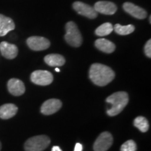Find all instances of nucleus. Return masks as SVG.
Masks as SVG:
<instances>
[{
    "label": "nucleus",
    "instance_id": "obj_12",
    "mask_svg": "<svg viewBox=\"0 0 151 151\" xmlns=\"http://www.w3.org/2000/svg\"><path fill=\"white\" fill-rule=\"evenodd\" d=\"M123 9L126 12L136 18L141 20V19H144L147 17V12L144 9L132 3H124Z\"/></svg>",
    "mask_w": 151,
    "mask_h": 151
},
{
    "label": "nucleus",
    "instance_id": "obj_19",
    "mask_svg": "<svg viewBox=\"0 0 151 151\" xmlns=\"http://www.w3.org/2000/svg\"><path fill=\"white\" fill-rule=\"evenodd\" d=\"M134 29V26L132 25V24H128V25L123 26L120 24H116L113 27V30H115V32L120 35H129V34L133 32Z\"/></svg>",
    "mask_w": 151,
    "mask_h": 151
},
{
    "label": "nucleus",
    "instance_id": "obj_8",
    "mask_svg": "<svg viewBox=\"0 0 151 151\" xmlns=\"http://www.w3.org/2000/svg\"><path fill=\"white\" fill-rule=\"evenodd\" d=\"M73 8L78 14L86 16L90 19L97 18V12L94 9V7L86 4L81 1H76L73 4Z\"/></svg>",
    "mask_w": 151,
    "mask_h": 151
},
{
    "label": "nucleus",
    "instance_id": "obj_11",
    "mask_svg": "<svg viewBox=\"0 0 151 151\" xmlns=\"http://www.w3.org/2000/svg\"><path fill=\"white\" fill-rule=\"evenodd\" d=\"M0 51L5 58L12 60L18 55V49L16 45L11 44L6 41H2L0 43Z\"/></svg>",
    "mask_w": 151,
    "mask_h": 151
},
{
    "label": "nucleus",
    "instance_id": "obj_10",
    "mask_svg": "<svg viewBox=\"0 0 151 151\" xmlns=\"http://www.w3.org/2000/svg\"><path fill=\"white\" fill-rule=\"evenodd\" d=\"M94 9L97 12L104 15H113L117 11V6L114 3L106 1H100L95 3Z\"/></svg>",
    "mask_w": 151,
    "mask_h": 151
},
{
    "label": "nucleus",
    "instance_id": "obj_18",
    "mask_svg": "<svg viewBox=\"0 0 151 151\" xmlns=\"http://www.w3.org/2000/svg\"><path fill=\"white\" fill-rule=\"evenodd\" d=\"M113 31V26L110 22H106L98 27L95 30L96 35L99 37H104L107 36Z\"/></svg>",
    "mask_w": 151,
    "mask_h": 151
},
{
    "label": "nucleus",
    "instance_id": "obj_2",
    "mask_svg": "<svg viewBox=\"0 0 151 151\" xmlns=\"http://www.w3.org/2000/svg\"><path fill=\"white\" fill-rule=\"evenodd\" d=\"M106 102L110 104L111 107L107 110V114L109 116H116L118 115L129 101V97L127 92H117L107 97Z\"/></svg>",
    "mask_w": 151,
    "mask_h": 151
},
{
    "label": "nucleus",
    "instance_id": "obj_6",
    "mask_svg": "<svg viewBox=\"0 0 151 151\" xmlns=\"http://www.w3.org/2000/svg\"><path fill=\"white\" fill-rule=\"evenodd\" d=\"M32 82L39 86H48L53 81V76L50 72L44 70L35 71L31 74Z\"/></svg>",
    "mask_w": 151,
    "mask_h": 151
},
{
    "label": "nucleus",
    "instance_id": "obj_1",
    "mask_svg": "<svg viewBox=\"0 0 151 151\" xmlns=\"http://www.w3.org/2000/svg\"><path fill=\"white\" fill-rule=\"evenodd\" d=\"M89 77L92 82L98 86H105L115 78V73L109 67L99 63L91 65Z\"/></svg>",
    "mask_w": 151,
    "mask_h": 151
},
{
    "label": "nucleus",
    "instance_id": "obj_22",
    "mask_svg": "<svg viewBox=\"0 0 151 151\" xmlns=\"http://www.w3.org/2000/svg\"><path fill=\"white\" fill-rule=\"evenodd\" d=\"M144 52L148 58H151V40L147 41L144 46Z\"/></svg>",
    "mask_w": 151,
    "mask_h": 151
},
{
    "label": "nucleus",
    "instance_id": "obj_9",
    "mask_svg": "<svg viewBox=\"0 0 151 151\" xmlns=\"http://www.w3.org/2000/svg\"><path fill=\"white\" fill-rule=\"evenodd\" d=\"M61 101L57 99H50L46 100L41 107V112L43 114L49 116L58 111L62 107Z\"/></svg>",
    "mask_w": 151,
    "mask_h": 151
},
{
    "label": "nucleus",
    "instance_id": "obj_7",
    "mask_svg": "<svg viewBox=\"0 0 151 151\" xmlns=\"http://www.w3.org/2000/svg\"><path fill=\"white\" fill-rule=\"evenodd\" d=\"M29 48L35 51L44 50L50 47V43L48 39L42 37H31L27 39Z\"/></svg>",
    "mask_w": 151,
    "mask_h": 151
},
{
    "label": "nucleus",
    "instance_id": "obj_17",
    "mask_svg": "<svg viewBox=\"0 0 151 151\" xmlns=\"http://www.w3.org/2000/svg\"><path fill=\"white\" fill-rule=\"evenodd\" d=\"M44 61L50 67H61L65 63L64 57L59 54H50L44 58Z\"/></svg>",
    "mask_w": 151,
    "mask_h": 151
},
{
    "label": "nucleus",
    "instance_id": "obj_3",
    "mask_svg": "<svg viewBox=\"0 0 151 151\" xmlns=\"http://www.w3.org/2000/svg\"><path fill=\"white\" fill-rule=\"evenodd\" d=\"M66 35L65 39L69 45L73 47H79L82 44L83 39L81 34L76 23L70 21L65 25Z\"/></svg>",
    "mask_w": 151,
    "mask_h": 151
},
{
    "label": "nucleus",
    "instance_id": "obj_23",
    "mask_svg": "<svg viewBox=\"0 0 151 151\" xmlns=\"http://www.w3.org/2000/svg\"><path fill=\"white\" fill-rule=\"evenodd\" d=\"M82 150H83V146L81 144V143H77L76 144L74 150L73 151H82Z\"/></svg>",
    "mask_w": 151,
    "mask_h": 151
},
{
    "label": "nucleus",
    "instance_id": "obj_24",
    "mask_svg": "<svg viewBox=\"0 0 151 151\" xmlns=\"http://www.w3.org/2000/svg\"><path fill=\"white\" fill-rule=\"evenodd\" d=\"M52 151H62L59 146H53L52 148Z\"/></svg>",
    "mask_w": 151,
    "mask_h": 151
},
{
    "label": "nucleus",
    "instance_id": "obj_4",
    "mask_svg": "<svg viewBox=\"0 0 151 151\" xmlns=\"http://www.w3.org/2000/svg\"><path fill=\"white\" fill-rule=\"evenodd\" d=\"M50 138L46 135L35 136L29 138L24 143L25 151H43L49 146Z\"/></svg>",
    "mask_w": 151,
    "mask_h": 151
},
{
    "label": "nucleus",
    "instance_id": "obj_26",
    "mask_svg": "<svg viewBox=\"0 0 151 151\" xmlns=\"http://www.w3.org/2000/svg\"><path fill=\"white\" fill-rule=\"evenodd\" d=\"M149 21H150V23H151V16L149 17Z\"/></svg>",
    "mask_w": 151,
    "mask_h": 151
},
{
    "label": "nucleus",
    "instance_id": "obj_15",
    "mask_svg": "<svg viewBox=\"0 0 151 151\" xmlns=\"http://www.w3.org/2000/svg\"><path fill=\"white\" fill-rule=\"evenodd\" d=\"M18 112V107L13 104H6L0 106V118L7 120L13 118Z\"/></svg>",
    "mask_w": 151,
    "mask_h": 151
},
{
    "label": "nucleus",
    "instance_id": "obj_5",
    "mask_svg": "<svg viewBox=\"0 0 151 151\" xmlns=\"http://www.w3.org/2000/svg\"><path fill=\"white\" fill-rule=\"evenodd\" d=\"M113 142V137L109 132H102L96 139L93 149L94 151H106L112 146Z\"/></svg>",
    "mask_w": 151,
    "mask_h": 151
},
{
    "label": "nucleus",
    "instance_id": "obj_14",
    "mask_svg": "<svg viewBox=\"0 0 151 151\" xmlns=\"http://www.w3.org/2000/svg\"><path fill=\"white\" fill-rule=\"evenodd\" d=\"M14 29L15 24L12 19L0 14V37H4Z\"/></svg>",
    "mask_w": 151,
    "mask_h": 151
},
{
    "label": "nucleus",
    "instance_id": "obj_13",
    "mask_svg": "<svg viewBox=\"0 0 151 151\" xmlns=\"http://www.w3.org/2000/svg\"><path fill=\"white\" fill-rule=\"evenodd\" d=\"M9 92L14 96H20L25 92V87L22 81L18 78H11L7 83Z\"/></svg>",
    "mask_w": 151,
    "mask_h": 151
},
{
    "label": "nucleus",
    "instance_id": "obj_20",
    "mask_svg": "<svg viewBox=\"0 0 151 151\" xmlns=\"http://www.w3.org/2000/svg\"><path fill=\"white\" fill-rule=\"evenodd\" d=\"M134 125L142 132H146L149 129L148 120L143 116L137 117L134 120Z\"/></svg>",
    "mask_w": 151,
    "mask_h": 151
},
{
    "label": "nucleus",
    "instance_id": "obj_21",
    "mask_svg": "<svg viewBox=\"0 0 151 151\" xmlns=\"http://www.w3.org/2000/svg\"><path fill=\"white\" fill-rule=\"evenodd\" d=\"M137 146L135 141L133 140H128L122 145L120 151H137Z\"/></svg>",
    "mask_w": 151,
    "mask_h": 151
},
{
    "label": "nucleus",
    "instance_id": "obj_16",
    "mask_svg": "<svg viewBox=\"0 0 151 151\" xmlns=\"http://www.w3.org/2000/svg\"><path fill=\"white\" fill-rule=\"evenodd\" d=\"M95 46L99 50L106 53H111L116 49V46L111 41L105 39H99L95 41Z\"/></svg>",
    "mask_w": 151,
    "mask_h": 151
},
{
    "label": "nucleus",
    "instance_id": "obj_27",
    "mask_svg": "<svg viewBox=\"0 0 151 151\" xmlns=\"http://www.w3.org/2000/svg\"><path fill=\"white\" fill-rule=\"evenodd\" d=\"M1 143L0 142V150H1Z\"/></svg>",
    "mask_w": 151,
    "mask_h": 151
},
{
    "label": "nucleus",
    "instance_id": "obj_25",
    "mask_svg": "<svg viewBox=\"0 0 151 151\" xmlns=\"http://www.w3.org/2000/svg\"><path fill=\"white\" fill-rule=\"evenodd\" d=\"M55 71H57V72H60V69H58V68H55Z\"/></svg>",
    "mask_w": 151,
    "mask_h": 151
}]
</instances>
